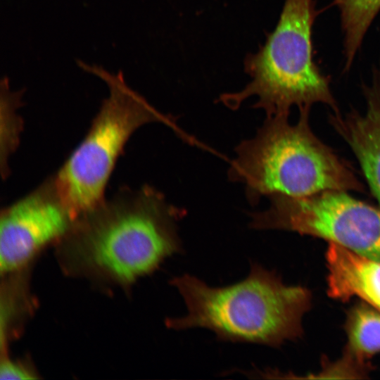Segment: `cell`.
I'll return each instance as SVG.
<instances>
[{"label": "cell", "mask_w": 380, "mask_h": 380, "mask_svg": "<svg viewBox=\"0 0 380 380\" xmlns=\"http://www.w3.org/2000/svg\"><path fill=\"white\" fill-rule=\"evenodd\" d=\"M77 65L103 80L108 95L82 141L53 175L77 219L105 198L115 163L137 129L151 122L175 127L174 120L153 108L127 84L121 71L113 73L80 60Z\"/></svg>", "instance_id": "cell-5"}, {"label": "cell", "mask_w": 380, "mask_h": 380, "mask_svg": "<svg viewBox=\"0 0 380 380\" xmlns=\"http://www.w3.org/2000/svg\"><path fill=\"white\" fill-rule=\"evenodd\" d=\"M269 198L267 210L251 214V228L320 238L380 261V208L340 190L304 197L275 194Z\"/></svg>", "instance_id": "cell-6"}, {"label": "cell", "mask_w": 380, "mask_h": 380, "mask_svg": "<svg viewBox=\"0 0 380 380\" xmlns=\"http://www.w3.org/2000/svg\"><path fill=\"white\" fill-rule=\"evenodd\" d=\"M343 33L344 70L350 68L368 28L380 11V0H334Z\"/></svg>", "instance_id": "cell-11"}, {"label": "cell", "mask_w": 380, "mask_h": 380, "mask_svg": "<svg viewBox=\"0 0 380 380\" xmlns=\"http://www.w3.org/2000/svg\"><path fill=\"white\" fill-rule=\"evenodd\" d=\"M345 348L368 361L380 353V311L360 300L347 312Z\"/></svg>", "instance_id": "cell-10"}, {"label": "cell", "mask_w": 380, "mask_h": 380, "mask_svg": "<svg viewBox=\"0 0 380 380\" xmlns=\"http://www.w3.org/2000/svg\"><path fill=\"white\" fill-rule=\"evenodd\" d=\"M35 373L27 366L18 361L6 357L1 362L0 379H32L37 378Z\"/></svg>", "instance_id": "cell-14"}, {"label": "cell", "mask_w": 380, "mask_h": 380, "mask_svg": "<svg viewBox=\"0 0 380 380\" xmlns=\"http://www.w3.org/2000/svg\"><path fill=\"white\" fill-rule=\"evenodd\" d=\"M367 104L365 113L353 110L329 116V122L355 156L367 184L380 203V62L372 81L362 87Z\"/></svg>", "instance_id": "cell-8"}, {"label": "cell", "mask_w": 380, "mask_h": 380, "mask_svg": "<svg viewBox=\"0 0 380 380\" xmlns=\"http://www.w3.org/2000/svg\"><path fill=\"white\" fill-rule=\"evenodd\" d=\"M325 258L329 297L343 302L358 298L380 311V261L334 243Z\"/></svg>", "instance_id": "cell-9"}, {"label": "cell", "mask_w": 380, "mask_h": 380, "mask_svg": "<svg viewBox=\"0 0 380 380\" xmlns=\"http://www.w3.org/2000/svg\"><path fill=\"white\" fill-rule=\"evenodd\" d=\"M182 296L186 314L169 318L170 329H209L218 339L278 347L303 334V319L312 305L309 289L285 284L274 272L251 264L243 280L212 287L184 274L171 281Z\"/></svg>", "instance_id": "cell-2"}, {"label": "cell", "mask_w": 380, "mask_h": 380, "mask_svg": "<svg viewBox=\"0 0 380 380\" xmlns=\"http://www.w3.org/2000/svg\"><path fill=\"white\" fill-rule=\"evenodd\" d=\"M371 370L368 361L362 360L344 348L342 356L334 361L327 360L322 369L310 379H362L367 378Z\"/></svg>", "instance_id": "cell-13"}, {"label": "cell", "mask_w": 380, "mask_h": 380, "mask_svg": "<svg viewBox=\"0 0 380 380\" xmlns=\"http://www.w3.org/2000/svg\"><path fill=\"white\" fill-rule=\"evenodd\" d=\"M317 15L315 0H285L275 28L244 59L250 82L237 92L220 95L218 101L235 110L253 96V108L262 109L267 117L289 115L292 106L311 108L317 103L339 112L329 78L314 61L312 33Z\"/></svg>", "instance_id": "cell-4"}, {"label": "cell", "mask_w": 380, "mask_h": 380, "mask_svg": "<svg viewBox=\"0 0 380 380\" xmlns=\"http://www.w3.org/2000/svg\"><path fill=\"white\" fill-rule=\"evenodd\" d=\"M184 215L152 186L122 189L75 220L58 242L61 260L69 272L130 284L181 252Z\"/></svg>", "instance_id": "cell-1"}, {"label": "cell", "mask_w": 380, "mask_h": 380, "mask_svg": "<svg viewBox=\"0 0 380 380\" xmlns=\"http://www.w3.org/2000/svg\"><path fill=\"white\" fill-rule=\"evenodd\" d=\"M21 95L22 93L11 91L6 77L1 80L0 160L3 179L9 173L8 160L19 144L23 127L22 118L18 113V109L22 104Z\"/></svg>", "instance_id": "cell-12"}, {"label": "cell", "mask_w": 380, "mask_h": 380, "mask_svg": "<svg viewBox=\"0 0 380 380\" xmlns=\"http://www.w3.org/2000/svg\"><path fill=\"white\" fill-rule=\"evenodd\" d=\"M76 217L62 196L54 175L1 210L0 268L22 270L44 248L59 242Z\"/></svg>", "instance_id": "cell-7"}, {"label": "cell", "mask_w": 380, "mask_h": 380, "mask_svg": "<svg viewBox=\"0 0 380 380\" xmlns=\"http://www.w3.org/2000/svg\"><path fill=\"white\" fill-rule=\"evenodd\" d=\"M310 108L299 109L293 125L289 115L267 117L253 138L237 146L229 177L245 185L251 204L275 194L304 197L329 190L364 191L350 166L312 132Z\"/></svg>", "instance_id": "cell-3"}]
</instances>
